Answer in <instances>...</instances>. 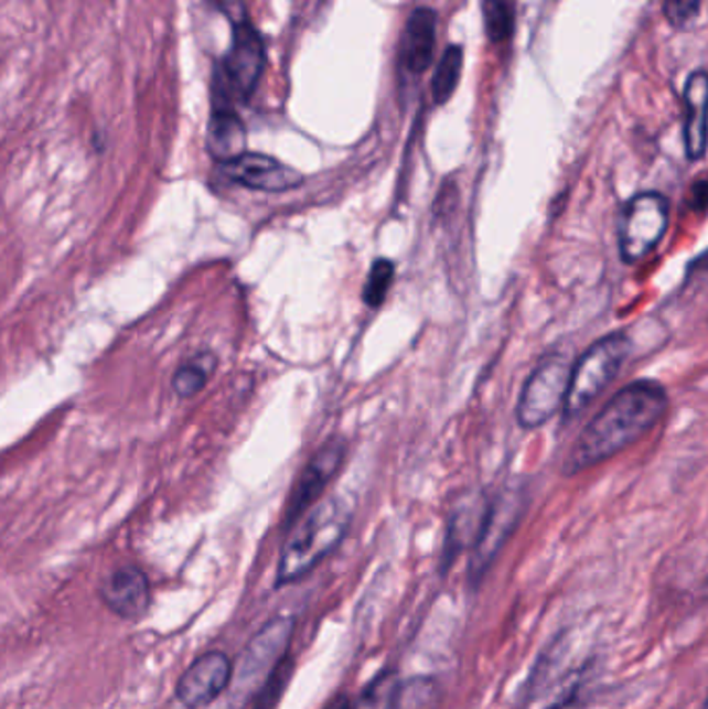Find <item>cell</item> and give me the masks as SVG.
<instances>
[{"label": "cell", "instance_id": "10", "mask_svg": "<svg viewBox=\"0 0 708 709\" xmlns=\"http://www.w3.org/2000/svg\"><path fill=\"white\" fill-rule=\"evenodd\" d=\"M221 169L233 183L266 193H285L300 187L303 183V174L300 171L287 166L277 158L256 152H244L242 157L223 162Z\"/></svg>", "mask_w": 708, "mask_h": 709}, {"label": "cell", "instance_id": "7", "mask_svg": "<svg viewBox=\"0 0 708 709\" xmlns=\"http://www.w3.org/2000/svg\"><path fill=\"white\" fill-rule=\"evenodd\" d=\"M571 367L564 355H550L532 372L517 402V421L522 428H540L564 409Z\"/></svg>", "mask_w": 708, "mask_h": 709}, {"label": "cell", "instance_id": "19", "mask_svg": "<svg viewBox=\"0 0 708 709\" xmlns=\"http://www.w3.org/2000/svg\"><path fill=\"white\" fill-rule=\"evenodd\" d=\"M439 699V685L432 678L418 676L399 683L393 709H432Z\"/></svg>", "mask_w": 708, "mask_h": 709}, {"label": "cell", "instance_id": "26", "mask_svg": "<svg viewBox=\"0 0 708 709\" xmlns=\"http://www.w3.org/2000/svg\"><path fill=\"white\" fill-rule=\"evenodd\" d=\"M691 193H694V202H691V208L702 212L705 206H707V181L705 179H698V183L691 187Z\"/></svg>", "mask_w": 708, "mask_h": 709}, {"label": "cell", "instance_id": "13", "mask_svg": "<svg viewBox=\"0 0 708 709\" xmlns=\"http://www.w3.org/2000/svg\"><path fill=\"white\" fill-rule=\"evenodd\" d=\"M437 42V13L432 9L420 7L416 9L401 35L399 65L411 75H420L428 69Z\"/></svg>", "mask_w": 708, "mask_h": 709}, {"label": "cell", "instance_id": "12", "mask_svg": "<svg viewBox=\"0 0 708 709\" xmlns=\"http://www.w3.org/2000/svg\"><path fill=\"white\" fill-rule=\"evenodd\" d=\"M100 598L108 610L124 621L142 619L152 602L148 577L133 565L108 572L100 583Z\"/></svg>", "mask_w": 708, "mask_h": 709}, {"label": "cell", "instance_id": "14", "mask_svg": "<svg viewBox=\"0 0 708 709\" xmlns=\"http://www.w3.org/2000/svg\"><path fill=\"white\" fill-rule=\"evenodd\" d=\"M246 125L230 106H214L206 146L214 160L229 162L246 152Z\"/></svg>", "mask_w": 708, "mask_h": 709}, {"label": "cell", "instance_id": "16", "mask_svg": "<svg viewBox=\"0 0 708 709\" xmlns=\"http://www.w3.org/2000/svg\"><path fill=\"white\" fill-rule=\"evenodd\" d=\"M707 73H691L686 86V152L690 160L705 157V105H707Z\"/></svg>", "mask_w": 708, "mask_h": 709}, {"label": "cell", "instance_id": "24", "mask_svg": "<svg viewBox=\"0 0 708 709\" xmlns=\"http://www.w3.org/2000/svg\"><path fill=\"white\" fill-rule=\"evenodd\" d=\"M702 0H665V18L672 21L673 25H684L686 21H690L698 9H700Z\"/></svg>", "mask_w": 708, "mask_h": 709}, {"label": "cell", "instance_id": "8", "mask_svg": "<svg viewBox=\"0 0 708 709\" xmlns=\"http://www.w3.org/2000/svg\"><path fill=\"white\" fill-rule=\"evenodd\" d=\"M522 490H505L486 506V515L480 525L479 537L474 541V552L470 558V581L480 583L482 577L495 562L496 554L514 534L515 527L524 515Z\"/></svg>", "mask_w": 708, "mask_h": 709}, {"label": "cell", "instance_id": "18", "mask_svg": "<svg viewBox=\"0 0 708 709\" xmlns=\"http://www.w3.org/2000/svg\"><path fill=\"white\" fill-rule=\"evenodd\" d=\"M461 69H463V49L458 44H451L444 51L443 58L432 77V98L437 105L449 103V98L455 94L460 84Z\"/></svg>", "mask_w": 708, "mask_h": 709}, {"label": "cell", "instance_id": "4", "mask_svg": "<svg viewBox=\"0 0 708 709\" xmlns=\"http://www.w3.org/2000/svg\"><path fill=\"white\" fill-rule=\"evenodd\" d=\"M266 67V49L262 35L244 19L239 23H233V35H230V49L227 56L223 58V65L218 69V96L214 106H230L235 100H248L256 92L258 82L262 77Z\"/></svg>", "mask_w": 708, "mask_h": 709}, {"label": "cell", "instance_id": "23", "mask_svg": "<svg viewBox=\"0 0 708 709\" xmlns=\"http://www.w3.org/2000/svg\"><path fill=\"white\" fill-rule=\"evenodd\" d=\"M393 280H395V264L387 258L374 261L371 266V275L364 284V303L373 310L380 308L389 294Z\"/></svg>", "mask_w": 708, "mask_h": 709}, {"label": "cell", "instance_id": "21", "mask_svg": "<svg viewBox=\"0 0 708 709\" xmlns=\"http://www.w3.org/2000/svg\"><path fill=\"white\" fill-rule=\"evenodd\" d=\"M482 18L484 30L491 42L501 44L509 40L514 32V11L505 0H484L482 2Z\"/></svg>", "mask_w": 708, "mask_h": 709}, {"label": "cell", "instance_id": "20", "mask_svg": "<svg viewBox=\"0 0 708 709\" xmlns=\"http://www.w3.org/2000/svg\"><path fill=\"white\" fill-rule=\"evenodd\" d=\"M399 678L395 673L385 670L378 676H374L368 683V687L362 691L357 703L352 709H393L395 708V695L399 687Z\"/></svg>", "mask_w": 708, "mask_h": 709}, {"label": "cell", "instance_id": "22", "mask_svg": "<svg viewBox=\"0 0 708 709\" xmlns=\"http://www.w3.org/2000/svg\"><path fill=\"white\" fill-rule=\"evenodd\" d=\"M293 675V659L285 656L281 664L270 673V676L262 683V687L258 689L256 695V703L254 709H277L281 697H283L285 689L291 680Z\"/></svg>", "mask_w": 708, "mask_h": 709}, {"label": "cell", "instance_id": "2", "mask_svg": "<svg viewBox=\"0 0 708 709\" xmlns=\"http://www.w3.org/2000/svg\"><path fill=\"white\" fill-rule=\"evenodd\" d=\"M354 517L352 504L341 496H329L312 504L303 519L293 520L277 569V588L291 586L314 571L320 562L336 550Z\"/></svg>", "mask_w": 708, "mask_h": 709}, {"label": "cell", "instance_id": "17", "mask_svg": "<svg viewBox=\"0 0 708 709\" xmlns=\"http://www.w3.org/2000/svg\"><path fill=\"white\" fill-rule=\"evenodd\" d=\"M214 367L216 357L213 353H197L194 359L181 365L173 376V390L178 393V397L192 398L202 393V388L213 376Z\"/></svg>", "mask_w": 708, "mask_h": 709}, {"label": "cell", "instance_id": "15", "mask_svg": "<svg viewBox=\"0 0 708 709\" xmlns=\"http://www.w3.org/2000/svg\"><path fill=\"white\" fill-rule=\"evenodd\" d=\"M486 502L476 496L474 502H463L458 506L453 519L449 523V531L444 539L443 548V569H449L455 560V556L465 548L474 546L479 537L480 525L486 515Z\"/></svg>", "mask_w": 708, "mask_h": 709}, {"label": "cell", "instance_id": "6", "mask_svg": "<svg viewBox=\"0 0 708 709\" xmlns=\"http://www.w3.org/2000/svg\"><path fill=\"white\" fill-rule=\"evenodd\" d=\"M293 619L291 616H275L251 637L246 649L242 652L237 666L233 668L230 683L239 695H248L254 689H260L270 673L281 664L287 656L289 643L293 637Z\"/></svg>", "mask_w": 708, "mask_h": 709}, {"label": "cell", "instance_id": "27", "mask_svg": "<svg viewBox=\"0 0 708 709\" xmlns=\"http://www.w3.org/2000/svg\"><path fill=\"white\" fill-rule=\"evenodd\" d=\"M322 709H352V703L345 692H336L335 697Z\"/></svg>", "mask_w": 708, "mask_h": 709}, {"label": "cell", "instance_id": "9", "mask_svg": "<svg viewBox=\"0 0 708 709\" xmlns=\"http://www.w3.org/2000/svg\"><path fill=\"white\" fill-rule=\"evenodd\" d=\"M233 662L225 652H206L192 662L178 683V699L187 709L211 706L229 689Z\"/></svg>", "mask_w": 708, "mask_h": 709}, {"label": "cell", "instance_id": "1", "mask_svg": "<svg viewBox=\"0 0 708 709\" xmlns=\"http://www.w3.org/2000/svg\"><path fill=\"white\" fill-rule=\"evenodd\" d=\"M667 390L655 380L627 384L594 417L569 450L564 473L573 475L632 447L667 413Z\"/></svg>", "mask_w": 708, "mask_h": 709}, {"label": "cell", "instance_id": "11", "mask_svg": "<svg viewBox=\"0 0 708 709\" xmlns=\"http://www.w3.org/2000/svg\"><path fill=\"white\" fill-rule=\"evenodd\" d=\"M345 450H347V444L339 436L331 438L329 442H324L317 450V454L310 459V463L305 465L298 484L293 487V494L289 501V513H287L289 523L300 519L312 504H317L324 487L331 484V480L335 477L336 471L341 468V463L345 459Z\"/></svg>", "mask_w": 708, "mask_h": 709}, {"label": "cell", "instance_id": "3", "mask_svg": "<svg viewBox=\"0 0 708 709\" xmlns=\"http://www.w3.org/2000/svg\"><path fill=\"white\" fill-rule=\"evenodd\" d=\"M630 351H632V341L625 332L607 334L586 351L580 362L571 367L566 402H564L566 421L582 416L590 407V402L615 380Z\"/></svg>", "mask_w": 708, "mask_h": 709}, {"label": "cell", "instance_id": "25", "mask_svg": "<svg viewBox=\"0 0 708 709\" xmlns=\"http://www.w3.org/2000/svg\"><path fill=\"white\" fill-rule=\"evenodd\" d=\"M208 2H213L214 7H216L225 18H229L230 23H239V21L248 19L244 0H208Z\"/></svg>", "mask_w": 708, "mask_h": 709}, {"label": "cell", "instance_id": "5", "mask_svg": "<svg viewBox=\"0 0 708 709\" xmlns=\"http://www.w3.org/2000/svg\"><path fill=\"white\" fill-rule=\"evenodd\" d=\"M669 226V202L646 191L634 195L621 216L620 251L625 264L644 260L658 243L663 241Z\"/></svg>", "mask_w": 708, "mask_h": 709}, {"label": "cell", "instance_id": "28", "mask_svg": "<svg viewBox=\"0 0 708 709\" xmlns=\"http://www.w3.org/2000/svg\"><path fill=\"white\" fill-rule=\"evenodd\" d=\"M567 701H555L553 706H549L547 709H566Z\"/></svg>", "mask_w": 708, "mask_h": 709}, {"label": "cell", "instance_id": "29", "mask_svg": "<svg viewBox=\"0 0 708 709\" xmlns=\"http://www.w3.org/2000/svg\"><path fill=\"white\" fill-rule=\"evenodd\" d=\"M702 709H705V708H702Z\"/></svg>", "mask_w": 708, "mask_h": 709}]
</instances>
